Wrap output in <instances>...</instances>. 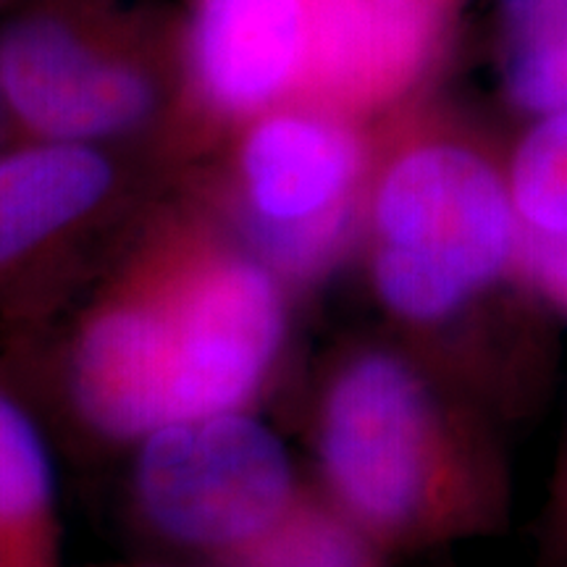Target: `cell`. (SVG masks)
Masks as SVG:
<instances>
[{
  "instance_id": "cell-1",
  "label": "cell",
  "mask_w": 567,
  "mask_h": 567,
  "mask_svg": "<svg viewBox=\"0 0 567 567\" xmlns=\"http://www.w3.org/2000/svg\"><path fill=\"white\" fill-rule=\"evenodd\" d=\"M363 243L373 300L408 347L499 423L544 405L557 318L530 284L499 163L455 137L405 142L368 179Z\"/></svg>"
},
{
  "instance_id": "cell-2",
  "label": "cell",
  "mask_w": 567,
  "mask_h": 567,
  "mask_svg": "<svg viewBox=\"0 0 567 567\" xmlns=\"http://www.w3.org/2000/svg\"><path fill=\"white\" fill-rule=\"evenodd\" d=\"M499 425L405 342L354 344L318 396L323 496L389 555L496 534L513 505Z\"/></svg>"
},
{
  "instance_id": "cell-3",
  "label": "cell",
  "mask_w": 567,
  "mask_h": 567,
  "mask_svg": "<svg viewBox=\"0 0 567 567\" xmlns=\"http://www.w3.org/2000/svg\"><path fill=\"white\" fill-rule=\"evenodd\" d=\"M247 252L284 284L308 287L363 239L365 142L339 113L274 109L237 158Z\"/></svg>"
},
{
  "instance_id": "cell-4",
  "label": "cell",
  "mask_w": 567,
  "mask_h": 567,
  "mask_svg": "<svg viewBox=\"0 0 567 567\" xmlns=\"http://www.w3.org/2000/svg\"><path fill=\"white\" fill-rule=\"evenodd\" d=\"M132 488L155 536L231 563L302 499L287 446L245 410L187 417L140 439Z\"/></svg>"
},
{
  "instance_id": "cell-5",
  "label": "cell",
  "mask_w": 567,
  "mask_h": 567,
  "mask_svg": "<svg viewBox=\"0 0 567 567\" xmlns=\"http://www.w3.org/2000/svg\"><path fill=\"white\" fill-rule=\"evenodd\" d=\"M151 289L172 360L174 423L245 410L287 342L284 281L247 250H205Z\"/></svg>"
},
{
  "instance_id": "cell-6",
  "label": "cell",
  "mask_w": 567,
  "mask_h": 567,
  "mask_svg": "<svg viewBox=\"0 0 567 567\" xmlns=\"http://www.w3.org/2000/svg\"><path fill=\"white\" fill-rule=\"evenodd\" d=\"M3 111L32 140L95 145L155 111L151 76L101 51L53 13H21L0 30Z\"/></svg>"
},
{
  "instance_id": "cell-7",
  "label": "cell",
  "mask_w": 567,
  "mask_h": 567,
  "mask_svg": "<svg viewBox=\"0 0 567 567\" xmlns=\"http://www.w3.org/2000/svg\"><path fill=\"white\" fill-rule=\"evenodd\" d=\"M66 379L71 405L105 439L140 442L174 423L172 371L147 284L101 305L82 326Z\"/></svg>"
},
{
  "instance_id": "cell-8",
  "label": "cell",
  "mask_w": 567,
  "mask_h": 567,
  "mask_svg": "<svg viewBox=\"0 0 567 567\" xmlns=\"http://www.w3.org/2000/svg\"><path fill=\"white\" fill-rule=\"evenodd\" d=\"M310 0H200L189 61L205 105L260 116L308 74Z\"/></svg>"
},
{
  "instance_id": "cell-9",
  "label": "cell",
  "mask_w": 567,
  "mask_h": 567,
  "mask_svg": "<svg viewBox=\"0 0 567 567\" xmlns=\"http://www.w3.org/2000/svg\"><path fill=\"white\" fill-rule=\"evenodd\" d=\"M434 32L436 0H310L305 76L334 105L375 109L413 84Z\"/></svg>"
},
{
  "instance_id": "cell-10",
  "label": "cell",
  "mask_w": 567,
  "mask_h": 567,
  "mask_svg": "<svg viewBox=\"0 0 567 567\" xmlns=\"http://www.w3.org/2000/svg\"><path fill=\"white\" fill-rule=\"evenodd\" d=\"M113 182L95 145L32 140L0 153V279L101 208Z\"/></svg>"
},
{
  "instance_id": "cell-11",
  "label": "cell",
  "mask_w": 567,
  "mask_h": 567,
  "mask_svg": "<svg viewBox=\"0 0 567 567\" xmlns=\"http://www.w3.org/2000/svg\"><path fill=\"white\" fill-rule=\"evenodd\" d=\"M53 460L38 423L0 389V559L51 567Z\"/></svg>"
},
{
  "instance_id": "cell-12",
  "label": "cell",
  "mask_w": 567,
  "mask_h": 567,
  "mask_svg": "<svg viewBox=\"0 0 567 567\" xmlns=\"http://www.w3.org/2000/svg\"><path fill=\"white\" fill-rule=\"evenodd\" d=\"M389 551L326 496H302L234 567H386Z\"/></svg>"
},
{
  "instance_id": "cell-13",
  "label": "cell",
  "mask_w": 567,
  "mask_h": 567,
  "mask_svg": "<svg viewBox=\"0 0 567 567\" xmlns=\"http://www.w3.org/2000/svg\"><path fill=\"white\" fill-rule=\"evenodd\" d=\"M505 174L523 239L567 243V111L538 116Z\"/></svg>"
},
{
  "instance_id": "cell-14",
  "label": "cell",
  "mask_w": 567,
  "mask_h": 567,
  "mask_svg": "<svg viewBox=\"0 0 567 567\" xmlns=\"http://www.w3.org/2000/svg\"><path fill=\"white\" fill-rule=\"evenodd\" d=\"M513 38L509 97L536 116L567 111V0H549Z\"/></svg>"
},
{
  "instance_id": "cell-15",
  "label": "cell",
  "mask_w": 567,
  "mask_h": 567,
  "mask_svg": "<svg viewBox=\"0 0 567 567\" xmlns=\"http://www.w3.org/2000/svg\"><path fill=\"white\" fill-rule=\"evenodd\" d=\"M542 544L551 563L567 559V431L551 467L547 499L542 507Z\"/></svg>"
},
{
  "instance_id": "cell-16",
  "label": "cell",
  "mask_w": 567,
  "mask_h": 567,
  "mask_svg": "<svg viewBox=\"0 0 567 567\" xmlns=\"http://www.w3.org/2000/svg\"><path fill=\"white\" fill-rule=\"evenodd\" d=\"M557 567H567V559H563V563H557Z\"/></svg>"
},
{
  "instance_id": "cell-17",
  "label": "cell",
  "mask_w": 567,
  "mask_h": 567,
  "mask_svg": "<svg viewBox=\"0 0 567 567\" xmlns=\"http://www.w3.org/2000/svg\"><path fill=\"white\" fill-rule=\"evenodd\" d=\"M0 111H3V97H0Z\"/></svg>"
},
{
  "instance_id": "cell-18",
  "label": "cell",
  "mask_w": 567,
  "mask_h": 567,
  "mask_svg": "<svg viewBox=\"0 0 567 567\" xmlns=\"http://www.w3.org/2000/svg\"><path fill=\"white\" fill-rule=\"evenodd\" d=\"M0 567H6V563H3V559H0Z\"/></svg>"
}]
</instances>
